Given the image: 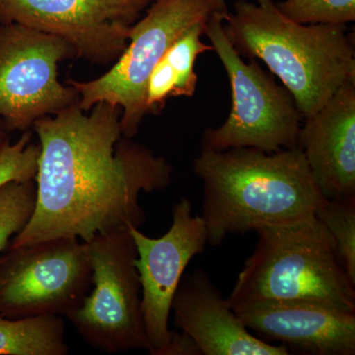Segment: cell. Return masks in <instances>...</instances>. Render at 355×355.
I'll use <instances>...</instances> for the list:
<instances>
[{
  "instance_id": "1",
  "label": "cell",
  "mask_w": 355,
  "mask_h": 355,
  "mask_svg": "<svg viewBox=\"0 0 355 355\" xmlns=\"http://www.w3.org/2000/svg\"><path fill=\"white\" fill-rule=\"evenodd\" d=\"M119 107L77 105L35 121L41 155L34 214L8 249L57 238L90 241L139 228L146 214L142 191L169 188L173 167L153 149L123 137Z\"/></svg>"
},
{
  "instance_id": "2",
  "label": "cell",
  "mask_w": 355,
  "mask_h": 355,
  "mask_svg": "<svg viewBox=\"0 0 355 355\" xmlns=\"http://www.w3.org/2000/svg\"><path fill=\"white\" fill-rule=\"evenodd\" d=\"M193 169L203 184L202 217L210 246H220L229 235L310 220L329 202L298 146L277 153L202 147Z\"/></svg>"
},
{
  "instance_id": "18",
  "label": "cell",
  "mask_w": 355,
  "mask_h": 355,
  "mask_svg": "<svg viewBox=\"0 0 355 355\" xmlns=\"http://www.w3.org/2000/svg\"><path fill=\"white\" fill-rule=\"evenodd\" d=\"M36 198L35 180L10 182L0 189V256L31 219Z\"/></svg>"
},
{
  "instance_id": "3",
  "label": "cell",
  "mask_w": 355,
  "mask_h": 355,
  "mask_svg": "<svg viewBox=\"0 0 355 355\" xmlns=\"http://www.w3.org/2000/svg\"><path fill=\"white\" fill-rule=\"evenodd\" d=\"M223 29L240 55L265 62L308 118L343 84L355 81V51L345 25L301 24L275 0H237Z\"/></svg>"
},
{
  "instance_id": "5",
  "label": "cell",
  "mask_w": 355,
  "mask_h": 355,
  "mask_svg": "<svg viewBox=\"0 0 355 355\" xmlns=\"http://www.w3.org/2000/svg\"><path fill=\"white\" fill-rule=\"evenodd\" d=\"M219 10L227 6L209 0H153L130 28L127 48L104 76L67 81L78 92L77 106L83 111L100 102L119 107L123 135L133 139L147 114V81L154 67L183 33Z\"/></svg>"
},
{
  "instance_id": "8",
  "label": "cell",
  "mask_w": 355,
  "mask_h": 355,
  "mask_svg": "<svg viewBox=\"0 0 355 355\" xmlns=\"http://www.w3.org/2000/svg\"><path fill=\"white\" fill-rule=\"evenodd\" d=\"M76 58L65 40L18 24L0 23V119L9 132L77 105L79 94L58 79V65Z\"/></svg>"
},
{
  "instance_id": "16",
  "label": "cell",
  "mask_w": 355,
  "mask_h": 355,
  "mask_svg": "<svg viewBox=\"0 0 355 355\" xmlns=\"http://www.w3.org/2000/svg\"><path fill=\"white\" fill-rule=\"evenodd\" d=\"M62 316L11 320L0 316V355H67Z\"/></svg>"
},
{
  "instance_id": "23",
  "label": "cell",
  "mask_w": 355,
  "mask_h": 355,
  "mask_svg": "<svg viewBox=\"0 0 355 355\" xmlns=\"http://www.w3.org/2000/svg\"><path fill=\"white\" fill-rule=\"evenodd\" d=\"M209 1L216 2V3L220 4V6H226V1H227V0H209Z\"/></svg>"
},
{
  "instance_id": "13",
  "label": "cell",
  "mask_w": 355,
  "mask_h": 355,
  "mask_svg": "<svg viewBox=\"0 0 355 355\" xmlns=\"http://www.w3.org/2000/svg\"><path fill=\"white\" fill-rule=\"evenodd\" d=\"M178 328L202 355H289L284 345L253 335L203 270L182 277L172 301Z\"/></svg>"
},
{
  "instance_id": "11",
  "label": "cell",
  "mask_w": 355,
  "mask_h": 355,
  "mask_svg": "<svg viewBox=\"0 0 355 355\" xmlns=\"http://www.w3.org/2000/svg\"><path fill=\"white\" fill-rule=\"evenodd\" d=\"M172 218L171 227L160 238L148 237L139 228H128L137 249L142 317L151 355H157L171 340L173 298L187 266L207 244L205 222L202 216H193L188 198L175 203Z\"/></svg>"
},
{
  "instance_id": "4",
  "label": "cell",
  "mask_w": 355,
  "mask_h": 355,
  "mask_svg": "<svg viewBox=\"0 0 355 355\" xmlns=\"http://www.w3.org/2000/svg\"><path fill=\"white\" fill-rule=\"evenodd\" d=\"M258 241L226 299L233 310L261 300L303 301L355 313V284L316 216L256 230Z\"/></svg>"
},
{
  "instance_id": "19",
  "label": "cell",
  "mask_w": 355,
  "mask_h": 355,
  "mask_svg": "<svg viewBox=\"0 0 355 355\" xmlns=\"http://www.w3.org/2000/svg\"><path fill=\"white\" fill-rule=\"evenodd\" d=\"M277 6L301 24L347 25L355 20V0H284Z\"/></svg>"
},
{
  "instance_id": "9",
  "label": "cell",
  "mask_w": 355,
  "mask_h": 355,
  "mask_svg": "<svg viewBox=\"0 0 355 355\" xmlns=\"http://www.w3.org/2000/svg\"><path fill=\"white\" fill-rule=\"evenodd\" d=\"M85 243L57 238L0 256V316H67L92 286Z\"/></svg>"
},
{
  "instance_id": "14",
  "label": "cell",
  "mask_w": 355,
  "mask_h": 355,
  "mask_svg": "<svg viewBox=\"0 0 355 355\" xmlns=\"http://www.w3.org/2000/svg\"><path fill=\"white\" fill-rule=\"evenodd\" d=\"M298 147L327 200L355 195V81L304 119Z\"/></svg>"
},
{
  "instance_id": "21",
  "label": "cell",
  "mask_w": 355,
  "mask_h": 355,
  "mask_svg": "<svg viewBox=\"0 0 355 355\" xmlns=\"http://www.w3.org/2000/svg\"><path fill=\"white\" fill-rule=\"evenodd\" d=\"M157 355H202V352L190 336L173 331L171 340Z\"/></svg>"
},
{
  "instance_id": "22",
  "label": "cell",
  "mask_w": 355,
  "mask_h": 355,
  "mask_svg": "<svg viewBox=\"0 0 355 355\" xmlns=\"http://www.w3.org/2000/svg\"><path fill=\"white\" fill-rule=\"evenodd\" d=\"M9 135H10V132H9L8 128H6L3 121L0 119V146H1L3 142L7 141V140L10 139Z\"/></svg>"
},
{
  "instance_id": "12",
  "label": "cell",
  "mask_w": 355,
  "mask_h": 355,
  "mask_svg": "<svg viewBox=\"0 0 355 355\" xmlns=\"http://www.w3.org/2000/svg\"><path fill=\"white\" fill-rule=\"evenodd\" d=\"M248 330L294 354L354 355L355 313L303 301L261 300L234 309Z\"/></svg>"
},
{
  "instance_id": "20",
  "label": "cell",
  "mask_w": 355,
  "mask_h": 355,
  "mask_svg": "<svg viewBox=\"0 0 355 355\" xmlns=\"http://www.w3.org/2000/svg\"><path fill=\"white\" fill-rule=\"evenodd\" d=\"M40 144H33L32 132H23L17 141L10 139L0 146V189L10 182H26L36 179Z\"/></svg>"
},
{
  "instance_id": "7",
  "label": "cell",
  "mask_w": 355,
  "mask_h": 355,
  "mask_svg": "<svg viewBox=\"0 0 355 355\" xmlns=\"http://www.w3.org/2000/svg\"><path fill=\"white\" fill-rule=\"evenodd\" d=\"M85 243L92 286L67 315L91 347L120 354L150 352L141 309V286L135 266L137 249L128 229L96 236Z\"/></svg>"
},
{
  "instance_id": "6",
  "label": "cell",
  "mask_w": 355,
  "mask_h": 355,
  "mask_svg": "<svg viewBox=\"0 0 355 355\" xmlns=\"http://www.w3.org/2000/svg\"><path fill=\"white\" fill-rule=\"evenodd\" d=\"M227 10L216 11L205 25V35L227 72L232 107L227 120L203 133L202 147L226 150L254 147L266 153L298 146L304 120L286 87L273 80L258 62H245L226 36L223 19Z\"/></svg>"
},
{
  "instance_id": "17",
  "label": "cell",
  "mask_w": 355,
  "mask_h": 355,
  "mask_svg": "<svg viewBox=\"0 0 355 355\" xmlns=\"http://www.w3.org/2000/svg\"><path fill=\"white\" fill-rule=\"evenodd\" d=\"M316 218L330 232L349 279L355 284V195L334 198Z\"/></svg>"
},
{
  "instance_id": "15",
  "label": "cell",
  "mask_w": 355,
  "mask_h": 355,
  "mask_svg": "<svg viewBox=\"0 0 355 355\" xmlns=\"http://www.w3.org/2000/svg\"><path fill=\"white\" fill-rule=\"evenodd\" d=\"M205 23H198L183 33L154 67L147 81V114L160 113L170 98H191L195 94L196 60L200 53L214 50L211 44L202 42Z\"/></svg>"
},
{
  "instance_id": "10",
  "label": "cell",
  "mask_w": 355,
  "mask_h": 355,
  "mask_svg": "<svg viewBox=\"0 0 355 355\" xmlns=\"http://www.w3.org/2000/svg\"><path fill=\"white\" fill-rule=\"evenodd\" d=\"M153 0H0V23H18L71 44L93 64L116 62Z\"/></svg>"
}]
</instances>
